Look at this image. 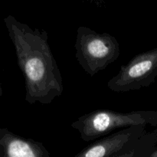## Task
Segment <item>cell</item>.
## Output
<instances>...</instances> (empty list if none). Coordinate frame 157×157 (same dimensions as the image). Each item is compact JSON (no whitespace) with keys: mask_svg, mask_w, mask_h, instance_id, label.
Listing matches in <instances>:
<instances>
[{"mask_svg":"<svg viewBox=\"0 0 157 157\" xmlns=\"http://www.w3.org/2000/svg\"><path fill=\"white\" fill-rule=\"evenodd\" d=\"M2 95V87H1V83H0V97Z\"/></svg>","mask_w":157,"mask_h":157,"instance_id":"9c48e42d","label":"cell"},{"mask_svg":"<svg viewBox=\"0 0 157 157\" xmlns=\"http://www.w3.org/2000/svg\"><path fill=\"white\" fill-rule=\"evenodd\" d=\"M147 157H157V147H156V149H155V150L152 152L151 154Z\"/></svg>","mask_w":157,"mask_h":157,"instance_id":"ba28073f","label":"cell"},{"mask_svg":"<svg viewBox=\"0 0 157 157\" xmlns=\"http://www.w3.org/2000/svg\"><path fill=\"white\" fill-rule=\"evenodd\" d=\"M4 22L24 75L25 100L29 104H50L61 96L64 86L47 32L32 29L12 15L6 17Z\"/></svg>","mask_w":157,"mask_h":157,"instance_id":"6da1fadb","label":"cell"},{"mask_svg":"<svg viewBox=\"0 0 157 157\" xmlns=\"http://www.w3.org/2000/svg\"><path fill=\"white\" fill-rule=\"evenodd\" d=\"M135 126L157 127V110H134L121 113L101 109L80 117L71 124L85 142L98 140L118 129Z\"/></svg>","mask_w":157,"mask_h":157,"instance_id":"7a4b0ae2","label":"cell"},{"mask_svg":"<svg viewBox=\"0 0 157 157\" xmlns=\"http://www.w3.org/2000/svg\"><path fill=\"white\" fill-rule=\"evenodd\" d=\"M157 77V48L138 54L107 82L116 93L140 90L153 84Z\"/></svg>","mask_w":157,"mask_h":157,"instance_id":"277c9868","label":"cell"},{"mask_svg":"<svg viewBox=\"0 0 157 157\" xmlns=\"http://www.w3.org/2000/svg\"><path fill=\"white\" fill-rule=\"evenodd\" d=\"M145 126H135L103 136L75 157H113L130 150L147 132Z\"/></svg>","mask_w":157,"mask_h":157,"instance_id":"5b68a950","label":"cell"},{"mask_svg":"<svg viewBox=\"0 0 157 157\" xmlns=\"http://www.w3.org/2000/svg\"><path fill=\"white\" fill-rule=\"evenodd\" d=\"M75 48L77 61L90 77L115 62L121 55L120 44L114 36L98 33L86 26L77 29Z\"/></svg>","mask_w":157,"mask_h":157,"instance_id":"3957f363","label":"cell"},{"mask_svg":"<svg viewBox=\"0 0 157 157\" xmlns=\"http://www.w3.org/2000/svg\"><path fill=\"white\" fill-rule=\"evenodd\" d=\"M0 157H50L44 144L0 128Z\"/></svg>","mask_w":157,"mask_h":157,"instance_id":"8992f818","label":"cell"},{"mask_svg":"<svg viewBox=\"0 0 157 157\" xmlns=\"http://www.w3.org/2000/svg\"><path fill=\"white\" fill-rule=\"evenodd\" d=\"M157 147V127L151 132H146L128 151L113 157H147Z\"/></svg>","mask_w":157,"mask_h":157,"instance_id":"52a82bcc","label":"cell"}]
</instances>
